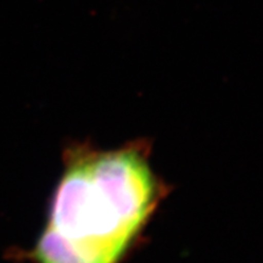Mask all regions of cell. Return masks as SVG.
Returning <instances> with one entry per match:
<instances>
[{
  "label": "cell",
  "instance_id": "1",
  "mask_svg": "<svg viewBox=\"0 0 263 263\" xmlns=\"http://www.w3.org/2000/svg\"><path fill=\"white\" fill-rule=\"evenodd\" d=\"M163 186L145 144L68 147L33 263H121L155 212Z\"/></svg>",
  "mask_w": 263,
  "mask_h": 263
}]
</instances>
